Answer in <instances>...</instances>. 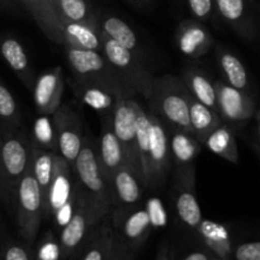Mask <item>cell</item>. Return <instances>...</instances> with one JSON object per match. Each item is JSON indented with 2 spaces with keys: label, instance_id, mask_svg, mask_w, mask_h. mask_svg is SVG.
<instances>
[{
  "label": "cell",
  "instance_id": "74e56055",
  "mask_svg": "<svg viewBox=\"0 0 260 260\" xmlns=\"http://www.w3.org/2000/svg\"><path fill=\"white\" fill-rule=\"evenodd\" d=\"M190 15L203 23L215 22L218 17L216 9V0H185Z\"/></svg>",
  "mask_w": 260,
  "mask_h": 260
},
{
  "label": "cell",
  "instance_id": "9c48e42d",
  "mask_svg": "<svg viewBox=\"0 0 260 260\" xmlns=\"http://www.w3.org/2000/svg\"><path fill=\"white\" fill-rule=\"evenodd\" d=\"M215 86L217 112L225 123L238 131V128L254 119L258 109L255 95L229 85L222 79H216Z\"/></svg>",
  "mask_w": 260,
  "mask_h": 260
},
{
  "label": "cell",
  "instance_id": "7c38bea8",
  "mask_svg": "<svg viewBox=\"0 0 260 260\" xmlns=\"http://www.w3.org/2000/svg\"><path fill=\"white\" fill-rule=\"evenodd\" d=\"M220 19L241 40L254 42L260 35L259 13L253 0H216Z\"/></svg>",
  "mask_w": 260,
  "mask_h": 260
},
{
  "label": "cell",
  "instance_id": "44dd1931",
  "mask_svg": "<svg viewBox=\"0 0 260 260\" xmlns=\"http://www.w3.org/2000/svg\"><path fill=\"white\" fill-rule=\"evenodd\" d=\"M41 32L51 42L63 47V24L55 9L53 0H19Z\"/></svg>",
  "mask_w": 260,
  "mask_h": 260
},
{
  "label": "cell",
  "instance_id": "e0dca14e",
  "mask_svg": "<svg viewBox=\"0 0 260 260\" xmlns=\"http://www.w3.org/2000/svg\"><path fill=\"white\" fill-rule=\"evenodd\" d=\"M137 103L135 96L121 99L112 112L111 123L114 134L123 145L128 162L140 173L136 154Z\"/></svg>",
  "mask_w": 260,
  "mask_h": 260
},
{
  "label": "cell",
  "instance_id": "d590c367",
  "mask_svg": "<svg viewBox=\"0 0 260 260\" xmlns=\"http://www.w3.org/2000/svg\"><path fill=\"white\" fill-rule=\"evenodd\" d=\"M35 255L36 260H62L57 234L53 231H47L38 243Z\"/></svg>",
  "mask_w": 260,
  "mask_h": 260
},
{
  "label": "cell",
  "instance_id": "ba28073f",
  "mask_svg": "<svg viewBox=\"0 0 260 260\" xmlns=\"http://www.w3.org/2000/svg\"><path fill=\"white\" fill-rule=\"evenodd\" d=\"M172 203L178 223L194 234L205 218L196 193V168L173 172Z\"/></svg>",
  "mask_w": 260,
  "mask_h": 260
},
{
  "label": "cell",
  "instance_id": "7bdbcfd3",
  "mask_svg": "<svg viewBox=\"0 0 260 260\" xmlns=\"http://www.w3.org/2000/svg\"><path fill=\"white\" fill-rule=\"evenodd\" d=\"M254 121H255V140H254V142L260 145V104L256 109L255 116H254Z\"/></svg>",
  "mask_w": 260,
  "mask_h": 260
},
{
  "label": "cell",
  "instance_id": "cb8c5ba5",
  "mask_svg": "<svg viewBox=\"0 0 260 260\" xmlns=\"http://www.w3.org/2000/svg\"><path fill=\"white\" fill-rule=\"evenodd\" d=\"M193 235H196L197 240L215 256L225 260H233L235 243L230 230L225 225L203 218Z\"/></svg>",
  "mask_w": 260,
  "mask_h": 260
},
{
  "label": "cell",
  "instance_id": "1f68e13d",
  "mask_svg": "<svg viewBox=\"0 0 260 260\" xmlns=\"http://www.w3.org/2000/svg\"><path fill=\"white\" fill-rule=\"evenodd\" d=\"M56 156H57L56 152L40 149V147L33 144L30 172L33 173L38 185H40L41 192H42L43 196V201H45V206L46 200H47L48 189H50L51 183H52L53 179V174H55Z\"/></svg>",
  "mask_w": 260,
  "mask_h": 260
},
{
  "label": "cell",
  "instance_id": "8fae6325",
  "mask_svg": "<svg viewBox=\"0 0 260 260\" xmlns=\"http://www.w3.org/2000/svg\"><path fill=\"white\" fill-rule=\"evenodd\" d=\"M109 220L116 238L135 253L145 245L152 230L151 217L144 205L127 211H113Z\"/></svg>",
  "mask_w": 260,
  "mask_h": 260
},
{
  "label": "cell",
  "instance_id": "83f0119b",
  "mask_svg": "<svg viewBox=\"0 0 260 260\" xmlns=\"http://www.w3.org/2000/svg\"><path fill=\"white\" fill-rule=\"evenodd\" d=\"M98 25L102 32L123 47L128 48L136 55L144 57V51L139 42L136 32L134 28L117 15L108 14V13H99Z\"/></svg>",
  "mask_w": 260,
  "mask_h": 260
},
{
  "label": "cell",
  "instance_id": "bcb514c9",
  "mask_svg": "<svg viewBox=\"0 0 260 260\" xmlns=\"http://www.w3.org/2000/svg\"><path fill=\"white\" fill-rule=\"evenodd\" d=\"M132 2H136V3H142V2H146V0H132Z\"/></svg>",
  "mask_w": 260,
  "mask_h": 260
},
{
  "label": "cell",
  "instance_id": "9a60e30c",
  "mask_svg": "<svg viewBox=\"0 0 260 260\" xmlns=\"http://www.w3.org/2000/svg\"><path fill=\"white\" fill-rule=\"evenodd\" d=\"M73 89L79 101L103 117L111 116L121 99L136 96L131 91L104 83L73 80Z\"/></svg>",
  "mask_w": 260,
  "mask_h": 260
},
{
  "label": "cell",
  "instance_id": "52a82bcc",
  "mask_svg": "<svg viewBox=\"0 0 260 260\" xmlns=\"http://www.w3.org/2000/svg\"><path fill=\"white\" fill-rule=\"evenodd\" d=\"M102 221L94 215L85 196L78 184V205L68 225L57 234L62 260H73L79 256Z\"/></svg>",
  "mask_w": 260,
  "mask_h": 260
},
{
  "label": "cell",
  "instance_id": "4316f807",
  "mask_svg": "<svg viewBox=\"0 0 260 260\" xmlns=\"http://www.w3.org/2000/svg\"><path fill=\"white\" fill-rule=\"evenodd\" d=\"M63 24V47L79 50L99 51L103 50V32L98 24L88 23L65 22Z\"/></svg>",
  "mask_w": 260,
  "mask_h": 260
},
{
  "label": "cell",
  "instance_id": "5b68a950",
  "mask_svg": "<svg viewBox=\"0 0 260 260\" xmlns=\"http://www.w3.org/2000/svg\"><path fill=\"white\" fill-rule=\"evenodd\" d=\"M14 208L20 236L25 243L33 245L45 218V201L40 185L30 170L20 180Z\"/></svg>",
  "mask_w": 260,
  "mask_h": 260
},
{
  "label": "cell",
  "instance_id": "e575fe53",
  "mask_svg": "<svg viewBox=\"0 0 260 260\" xmlns=\"http://www.w3.org/2000/svg\"><path fill=\"white\" fill-rule=\"evenodd\" d=\"M0 121L8 128H20L22 116L15 98L0 78Z\"/></svg>",
  "mask_w": 260,
  "mask_h": 260
},
{
  "label": "cell",
  "instance_id": "2e32d148",
  "mask_svg": "<svg viewBox=\"0 0 260 260\" xmlns=\"http://www.w3.org/2000/svg\"><path fill=\"white\" fill-rule=\"evenodd\" d=\"M146 189L140 173L131 164H124L111 179L113 211H127L142 205Z\"/></svg>",
  "mask_w": 260,
  "mask_h": 260
},
{
  "label": "cell",
  "instance_id": "5bb4252c",
  "mask_svg": "<svg viewBox=\"0 0 260 260\" xmlns=\"http://www.w3.org/2000/svg\"><path fill=\"white\" fill-rule=\"evenodd\" d=\"M78 200V180L74 168L57 154L56 156L55 174L48 189L45 206V220L51 218L68 203L76 202Z\"/></svg>",
  "mask_w": 260,
  "mask_h": 260
},
{
  "label": "cell",
  "instance_id": "f6af8a7d",
  "mask_svg": "<svg viewBox=\"0 0 260 260\" xmlns=\"http://www.w3.org/2000/svg\"><path fill=\"white\" fill-rule=\"evenodd\" d=\"M0 2H2L4 5H9V7H10V5H13L14 0H0Z\"/></svg>",
  "mask_w": 260,
  "mask_h": 260
},
{
  "label": "cell",
  "instance_id": "836d02e7",
  "mask_svg": "<svg viewBox=\"0 0 260 260\" xmlns=\"http://www.w3.org/2000/svg\"><path fill=\"white\" fill-rule=\"evenodd\" d=\"M30 140L40 149L58 154L57 128L53 114H40L33 123Z\"/></svg>",
  "mask_w": 260,
  "mask_h": 260
},
{
  "label": "cell",
  "instance_id": "3957f363",
  "mask_svg": "<svg viewBox=\"0 0 260 260\" xmlns=\"http://www.w3.org/2000/svg\"><path fill=\"white\" fill-rule=\"evenodd\" d=\"M192 94L182 78L174 75L155 76L149 109L172 128L192 132L189 121V107Z\"/></svg>",
  "mask_w": 260,
  "mask_h": 260
},
{
  "label": "cell",
  "instance_id": "ac0fdd59",
  "mask_svg": "<svg viewBox=\"0 0 260 260\" xmlns=\"http://www.w3.org/2000/svg\"><path fill=\"white\" fill-rule=\"evenodd\" d=\"M65 78L61 66L47 69L37 75L33 86V101L40 114H53L62 104Z\"/></svg>",
  "mask_w": 260,
  "mask_h": 260
},
{
  "label": "cell",
  "instance_id": "8992f818",
  "mask_svg": "<svg viewBox=\"0 0 260 260\" xmlns=\"http://www.w3.org/2000/svg\"><path fill=\"white\" fill-rule=\"evenodd\" d=\"M63 48H65L66 61H68L71 74H73L74 80L109 84V85L124 89V90L135 94V91L127 85L126 81L119 75L118 71L107 60L103 52L79 50V48L73 47Z\"/></svg>",
  "mask_w": 260,
  "mask_h": 260
},
{
  "label": "cell",
  "instance_id": "f35d334b",
  "mask_svg": "<svg viewBox=\"0 0 260 260\" xmlns=\"http://www.w3.org/2000/svg\"><path fill=\"white\" fill-rule=\"evenodd\" d=\"M233 260H260V240L235 244Z\"/></svg>",
  "mask_w": 260,
  "mask_h": 260
},
{
  "label": "cell",
  "instance_id": "7a4b0ae2",
  "mask_svg": "<svg viewBox=\"0 0 260 260\" xmlns=\"http://www.w3.org/2000/svg\"><path fill=\"white\" fill-rule=\"evenodd\" d=\"M73 168L79 188L85 196L94 215L101 221L109 217L113 211L111 184L102 170L95 140L88 135H85L83 149Z\"/></svg>",
  "mask_w": 260,
  "mask_h": 260
},
{
  "label": "cell",
  "instance_id": "7dc6e473",
  "mask_svg": "<svg viewBox=\"0 0 260 260\" xmlns=\"http://www.w3.org/2000/svg\"><path fill=\"white\" fill-rule=\"evenodd\" d=\"M174 2H175V3H177V4H180V3H182V2H183V0H174Z\"/></svg>",
  "mask_w": 260,
  "mask_h": 260
},
{
  "label": "cell",
  "instance_id": "d6a6232c",
  "mask_svg": "<svg viewBox=\"0 0 260 260\" xmlns=\"http://www.w3.org/2000/svg\"><path fill=\"white\" fill-rule=\"evenodd\" d=\"M61 22L98 24V14L89 0H53Z\"/></svg>",
  "mask_w": 260,
  "mask_h": 260
},
{
  "label": "cell",
  "instance_id": "8d00e7d4",
  "mask_svg": "<svg viewBox=\"0 0 260 260\" xmlns=\"http://www.w3.org/2000/svg\"><path fill=\"white\" fill-rule=\"evenodd\" d=\"M0 260H36L35 249L25 241L8 240L0 246Z\"/></svg>",
  "mask_w": 260,
  "mask_h": 260
},
{
  "label": "cell",
  "instance_id": "277c9868",
  "mask_svg": "<svg viewBox=\"0 0 260 260\" xmlns=\"http://www.w3.org/2000/svg\"><path fill=\"white\" fill-rule=\"evenodd\" d=\"M102 52L135 94L142 96L146 102L149 101L155 76L145 63L144 57L121 46L104 33Z\"/></svg>",
  "mask_w": 260,
  "mask_h": 260
},
{
  "label": "cell",
  "instance_id": "ab89813d",
  "mask_svg": "<svg viewBox=\"0 0 260 260\" xmlns=\"http://www.w3.org/2000/svg\"><path fill=\"white\" fill-rule=\"evenodd\" d=\"M215 255L198 241L197 245L178 254L173 248V260H213Z\"/></svg>",
  "mask_w": 260,
  "mask_h": 260
},
{
  "label": "cell",
  "instance_id": "6da1fadb",
  "mask_svg": "<svg viewBox=\"0 0 260 260\" xmlns=\"http://www.w3.org/2000/svg\"><path fill=\"white\" fill-rule=\"evenodd\" d=\"M33 144L20 128L0 134V198L14 206L20 180L30 170Z\"/></svg>",
  "mask_w": 260,
  "mask_h": 260
},
{
  "label": "cell",
  "instance_id": "c3c4849f",
  "mask_svg": "<svg viewBox=\"0 0 260 260\" xmlns=\"http://www.w3.org/2000/svg\"><path fill=\"white\" fill-rule=\"evenodd\" d=\"M213 260H225V259H221V258H217V256H215V258H213Z\"/></svg>",
  "mask_w": 260,
  "mask_h": 260
},
{
  "label": "cell",
  "instance_id": "ee69618b",
  "mask_svg": "<svg viewBox=\"0 0 260 260\" xmlns=\"http://www.w3.org/2000/svg\"><path fill=\"white\" fill-rule=\"evenodd\" d=\"M253 149L255 150L256 155H258L259 159H260V145L259 144H255V142H253Z\"/></svg>",
  "mask_w": 260,
  "mask_h": 260
},
{
  "label": "cell",
  "instance_id": "603a6c76",
  "mask_svg": "<svg viewBox=\"0 0 260 260\" xmlns=\"http://www.w3.org/2000/svg\"><path fill=\"white\" fill-rule=\"evenodd\" d=\"M169 142L173 172L196 168V159L202 151L203 145L192 132L169 127Z\"/></svg>",
  "mask_w": 260,
  "mask_h": 260
},
{
  "label": "cell",
  "instance_id": "f1b7e54d",
  "mask_svg": "<svg viewBox=\"0 0 260 260\" xmlns=\"http://www.w3.org/2000/svg\"><path fill=\"white\" fill-rule=\"evenodd\" d=\"M203 147L222 157L231 164H239V149L236 142V129L230 124L222 123L216 127L203 141Z\"/></svg>",
  "mask_w": 260,
  "mask_h": 260
},
{
  "label": "cell",
  "instance_id": "484cf974",
  "mask_svg": "<svg viewBox=\"0 0 260 260\" xmlns=\"http://www.w3.org/2000/svg\"><path fill=\"white\" fill-rule=\"evenodd\" d=\"M180 78L193 98L217 111L215 79L211 78L205 69L196 65H188L183 69Z\"/></svg>",
  "mask_w": 260,
  "mask_h": 260
},
{
  "label": "cell",
  "instance_id": "60d3db41",
  "mask_svg": "<svg viewBox=\"0 0 260 260\" xmlns=\"http://www.w3.org/2000/svg\"><path fill=\"white\" fill-rule=\"evenodd\" d=\"M135 254H136L135 251H132L129 248H127L121 240H118V239L116 238L111 256H109L108 260H134Z\"/></svg>",
  "mask_w": 260,
  "mask_h": 260
},
{
  "label": "cell",
  "instance_id": "7402d4cb",
  "mask_svg": "<svg viewBox=\"0 0 260 260\" xmlns=\"http://www.w3.org/2000/svg\"><path fill=\"white\" fill-rule=\"evenodd\" d=\"M215 57L218 69L222 74V80L234 88L241 89L255 95V90L251 84L248 68L233 50L226 46H215Z\"/></svg>",
  "mask_w": 260,
  "mask_h": 260
},
{
  "label": "cell",
  "instance_id": "d6986e66",
  "mask_svg": "<svg viewBox=\"0 0 260 260\" xmlns=\"http://www.w3.org/2000/svg\"><path fill=\"white\" fill-rule=\"evenodd\" d=\"M178 50L188 58H201L215 46V38L206 23L190 18L178 24L174 33Z\"/></svg>",
  "mask_w": 260,
  "mask_h": 260
},
{
  "label": "cell",
  "instance_id": "b9f144b4",
  "mask_svg": "<svg viewBox=\"0 0 260 260\" xmlns=\"http://www.w3.org/2000/svg\"><path fill=\"white\" fill-rule=\"evenodd\" d=\"M155 260H173V248L168 241H162L156 251Z\"/></svg>",
  "mask_w": 260,
  "mask_h": 260
},
{
  "label": "cell",
  "instance_id": "d4e9b609",
  "mask_svg": "<svg viewBox=\"0 0 260 260\" xmlns=\"http://www.w3.org/2000/svg\"><path fill=\"white\" fill-rule=\"evenodd\" d=\"M0 55L12 69L13 73L22 81L23 85L28 90H33L37 75L33 70L32 63L22 43L17 38L10 36L3 37L0 40Z\"/></svg>",
  "mask_w": 260,
  "mask_h": 260
},
{
  "label": "cell",
  "instance_id": "ffe728a7",
  "mask_svg": "<svg viewBox=\"0 0 260 260\" xmlns=\"http://www.w3.org/2000/svg\"><path fill=\"white\" fill-rule=\"evenodd\" d=\"M95 144L96 154H98L102 170H103L104 175H106L109 184H111V179L114 173L119 168L123 167L124 164H129L123 145H122V142L119 141V139L113 131V127H112L111 123V116L103 117L102 131Z\"/></svg>",
  "mask_w": 260,
  "mask_h": 260
},
{
  "label": "cell",
  "instance_id": "f546056e",
  "mask_svg": "<svg viewBox=\"0 0 260 260\" xmlns=\"http://www.w3.org/2000/svg\"><path fill=\"white\" fill-rule=\"evenodd\" d=\"M114 235L113 228L109 217L104 218L101 225L94 231L93 236L88 241L81 253L76 259L78 260H108L113 249Z\"/></svg>",
  "mask_w": 260,
  "mask_h": 260
},
{
  "label": "cell",
  "instance_id": "4dcf8cb0",
  "mask_svg": "<svg viewBox=\"0 0 260 260\" xmlns=\"http://www.w3.org/2000/svg\"><path fill=\"white\" fill-rule=\"evenodd\" d=\"M189 121L192 134L202 145L206 137L223 122L216 109L201 103L193 96L189 107Z\"/></svg>",
  "mask_w": 260,
  "mask_h": 260
},
{
  "label": "cell",
  "instance_id": "4fadbf2b",
  "mask_svg": "<svg viewBox=\"0 0 260 260\" xmlns=\"http://www.w3.org/2000/svg\"><path fill=\"white\" fill-rule=\"evenodd\" d=\"M53 117L57 128L58 155L74 167L85 140L83 122L80 116L66 104H61L60 108L53 113Z\"/></svg>",
  "mask_w": 260,
  "mask_h": 260
},
{
  "label": "cell",
  "instance_id": "30bf717a",
  "mask_svg": "<svg viewBox=\"0 0 260 260\" xmlns=\"http://www.w3.org/2000/svg\"><path fill=\"white\" fill-rule=\"evenodd\" d=\"M150 116V175L147 189H159L167 183L173 170L170 156L169 127L154 112Z\"/></svg>",
  "mask_w": 260,
  "mask_h": 260
}]
</instances>
